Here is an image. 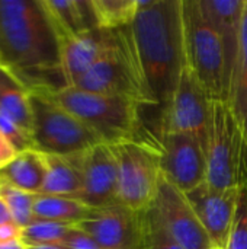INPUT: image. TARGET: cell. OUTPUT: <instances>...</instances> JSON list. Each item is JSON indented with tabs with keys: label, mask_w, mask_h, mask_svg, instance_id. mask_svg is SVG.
I'll use <instances>...</instances> for the list:
<instances>
[{
	"label": "cell",
	"mask_w": 247,
	"mask_h": 249,
	"mask_svg": "<svg viewBox=\"0 0 247 249\" xmlns=\"http://www.w3.org/2000/svg\"><path fill=\"white\" fill-rule=\"evenodd\" d=\"M19 238H22V228L19 225H16L15 222L0 225V244Z\"/></svg>",
	"instance_id": "30"
},
{
	"label": "cell",
	"mask_w": 247,
	"mask_h": 249,
	"mask_svg": "<svg viewBox=\"0 0 247 249\" xmlns=\"http://www.w3.org/2000/svg\"><path fill=\"white\" fill-rule=\"evenodd\" d=\"M63 249H102L96 241L79 228H73L67 239L60 245Z\"/></svg>",
	"instance_id": "29"
},
{
	"label": "cell",
	"mask_w": 247,
	"mask_h": 249,
	"mask_svg": "<svg viewBox=\"0 0 247 249\" xmlns=\"http://www.w3.org/2000/svg\"><path fill=\"white\" fill-rule=\"evenodd\" d=\"M98 28L115 31L127 28L135 19L140 0H90Z\"/></svg>",
	"instance_id": "23"
},
{
	"label": "cell",
	"mask_w": 247,
	"mask_h": 249,
	"mask_svg": "<svg viewBox=\"0 0 247 249\" xmlns=\"http://www.w3.org/2000/svg\"><path fill=\"white\" fill-rule=\"evenodd\" d=\"M118 29H92L61 42V66L68 86L96 64L116 42Z\"/></svg>",
	"instance_id": "16"
},
{
	"label": "cell",
	"mask_w": 247,
	"mask_h": 249,
	"mask_svg": "<svg viewBox=\"0 0 247 249\" xmlns=\"http://www.w3.org/2000/svg\"><path fill=\"white\" fill-rule=\"evenodd\" d=\"M0 249H29V245L22 238H19V239H13L9 242H1Z\"/></svg>",
	"instance_id": "33"
},
{
	"label": "cell",
	"mask_w": 247,
	"mask_h": 249,
	"mask_svg": "<svg viewBox=\"0 0 247 249\" xmlns=\"http://www.w3.org/2000/svg\"><path fill=\"white\" fill-rule=\"evenodd\" d=\"M74 226L49 222V220H35L29 226L22 229V239L29 247H60L70 235Z\"/></svg>",
	"instance_id": "24"
},
{
	"label": "cell",
	"mask_w": 247,
	"mask_h": 249,
	"mask_svg": "<svg viewBox=\"0 0 247 249\" xmlns=\"http://www.w3.org/2000/svg\"><path fill=\"white\" fill-rule=\"evenodd\" d=\"M111 146L118 163L119 203L134 210H147L156 197L162 175L159 137Z\"/></svg>",
	"instance_id": "8"
},
{
	"label": "cell",
	"mask_w": 247,
	"mask_h": 249,
	"mask_svg": "<svg viewBox=\"0 0 247 249\" xmlns=\"http://www.w3.org/2000/svg\"><path fill=\"white\" fill-rule=\"evenodd\" d=\"M73 86L93 93L130 98L143 107H157L146 82L130 26L118 29L115 45Z\"/></svg>",
	"instance_id": "4"
},
{
	"label": "cell",
	"mask_w": 247,
	"mask_h": 249,
	"mask_svg": "<svg viewBox=\"0 0 247 249\" xmlns=\"http://www.w3.org/2000/svg\"><path fill=\"white\" fill-rule=\"evenodd\" d=\"M0 112L32 134L29 89L6 67L0 66Z\"/></svg>",
	"instance_id": "20"
},
{
	"label": "cell",
	"mask_w": 247,
	"mask_h": 249,
	"mask_svg": "<svg viewBox=\"0 0 247 249\" xmlns=\"http://www.w3.org/2000/svg\"><path fill=\"white\" fill-rule=\"evenodd\" d=\"M148 219H150V249H185L169 235L166 228L162 225V222L150 207H148Z\"/></svg>",
	"instance_id": "28"
},
{
	"label": "cell",
	"mask_w": 247,
	"mask_h": 249,
	"mask_svg": "<svg viewBox=\"0 0 247 249\" xmlns=\"http://www.w3.org/2000/svg\"><path fill=\"white\" fill-rule=\"evenodd\" d=\"M245 4L246 0H199L202 15L214 28L223 45L229 93L240 51Z\"/></svg>",
	"instance_id": "15"
},
{
	"label": "cell",
	"mask_w": 247,
	"mask_h": 249,
	"mask_svg": "<svg viewBox=\"0 0 247 249\" xmlns=\"http://www.w3.org/2000/svg\"><path fill=\"white\" fill-rule=\"evenodd\" d=\"M60 42L98 28L90 0H44Z\"/></svg>",
	"instance_id": "17"
},
{
	"label": "cell",
	"mask_w": 247,
	"mask_h": 249,
	"mask_svg": "<svg viewBox=\"0 0 247 249\" xmlns=\"http://www.w3.org/2000/svg\"><path fill=\"white\" fill-rule=\"evenodd\" d=\"M15 222L13 220V216L7 207V204L3 201V198L0 197V225H4V223H12Z\"/></svg>",
	"instance_id": "32"
},
{
	"label": "cell",
	"mask_w": 247,
	"mask_h": 249,
	"mask_svg": "<svg viewBox=\"0 0 247 249\" xmlns=\"http://www.w3.org/2000/svg\"><path fill=\"white\" fill-rule=\"evenodd\" d=\"M76 228L92 236L102 249H150L147 210H134L121 203L95 209L92 217Z\"/></svg>",
	"instance_id": "10"
},
{
	"label": "cell",
	"mask_w": 247,
	"mask_h": 249,
	"mask_svg": "<svg viewBox=\"0 0 247 249\" xmlns=\"http://www.w3.org/2000/svg\"><path fill=\"white\" fill-rule=\"evenodd\" d=\"M82 191L76 197L90 209H105L119 203L118 163L111 144L100 143L77 155Z\"/></svg>",
	"instance_id": "13"
},
{
	"label": "cell",
	"mask_w": 247,
	"mask_h": 249,
	"mask_svg": "<svg viewBox=\"0 0 247 249\" xmlns=\"http://www.w3.org/2000/svg\"><path fill=\"white\" fill-rule=\"evenodd\" d=\"M35 196L36 194H31L10 185H4V184L0 185V197L7 204L15 223L19 225L22 229L29 226L32 222H35V216H33Z\"/></svg>",
	"instance_id": "25"
},
{
	"label": "cell",
	"mask_w": 247,
	"mask_h": 249,
	"mask_svg": "<svg viewBox=\"0 0 247 249\" xmlns=\"http://www.w3.org/2000/svg\"><path fill=\"white\" fill-rule=\"evenodd\" d=\"M240 188L218 190L208 182L185 193L214 248L226 249L233 228Z\"/></svg>",
	"instance_id": "14"
},
{
	"label": "cell",
	"mask_w": 247,
	"mask_h": 249,
	"mask_svg": "<svg viewBox=\"0 0 247 249\" xmlns=\"http://www.w3.org/2000/svg\"><path fill=\"white\" fill-rule=\"evenodd\" d=\"M29 249H63L61 247H52V245H47V247H29Z\"/></svg>",
	"instance_id": "34"
},
{
	"label": "cell",
	"mask_w": 247,
	"mask_h": 249,
	"mask_svg": "<svg viewBox=\"0 0 247 249\" xmlns=\"http://www.w3.org/2000/svg\"><path fill=\"white\" fill-rule=\"evenodd\" d=\"M130 28L148 89L163 111L186 67L183 0H140Z\"/></svg>",
	"instance_id": "2"
},
{
	"label": "cell",
	"mask_w": 247,
	"mask_h": 249,
	"mask_svg": "<svg viewBox=\"0 0 247 249\" xmlns=\"http://www.w3.org/2000/svg\"><path fill=\"white\" fill-rule=\"evenodd\" d=\"M186 66L213 101L229 99L221 41L202 15L199 0H183Z\"/></svg>",
	"instance_id": "7"
},
{
	"label": "cell",
	"mask_w": 247,
	"mask_h": 249,
	"mask_svg": "<svg viewBox=\"0 0 247 249\" xmlns=\"http://www.w3.org/2000/svg\"><path fill=\"white\" fill-rule=\"evenodd\" d=\"M45 155L47 177L39 194L77 197L82 191V172L77 155L58 156Z\"/></svg>",
	"instance_id": "19"
},
{
	"label": "cell",
	"mask_w": 247,
	"mask_h": 249,
	"mask_svg": "<svg viewBox=\"0 0 247 249\" xmlns=\"http://www.w3.org/2000/svg\"><path fill=\"white\" fill-rule=\"evenodd\" d=\"M48 93L92 128L106 144L151 137L143 128L140 114L143 105L134 99L93 93L76 86H66Z\"/></svg>",
	"instance_id": "3"
},
{
	"label": "cell",
	"mask_w": 247,
	"mask_h": 249,
	"mask_svg": "<svg viewBox=\"0 0 247 249\" xmlns=\"http://www.w3.org/2000/svg\"><path fill=\"white\" fill-rule=\"evenodd\" d=\"M95 209H90L80 200L66 196L36 194L33 203L35 220H49L76 226L89 220Z\"/></svg>",
	"instance_id": "21"
},
{
	"label": "cell",
	"mask_w": 247,
	"mask_h": 249,
	"mask_svg": "<svg viewBox=\"0 0 247 249\" xmlns=\"http://www.w3.org/2000/svg\"><path fill=\"white\" fill-rule=\"evenodd\" d=\"M0 134L13 146L17 153L35 149L32 134L23 130L17 123H15L3 112H0Z\"/></svg>",
	"instance_id": "27"
},
{
	"label": "cell",
	"mask_w": 247,
	"mask_h": 249,
	"mask_svg": "<svg viewBox=\"0 0 247 249\" xmlns=\"http://www.w3.org/2000/svg\"><path fill=\"white\" fill-rule=\"evenodd\" d=\"M31 108L33 144L42 153L73 156L103 143L92 128L48 92H31Z\"/></svg>",
	"instance_id": "5"
},
{
	"label": "cell",
	"mask_w": 247,
	"mask_h": 249,
	"mask_svg": "<svg viewBox=\"0 0 247 249\" xmlns=\"http://www.w3.org/2000/svg\"><path fill=\"white\" fill-rule=\"evenodd\" d=\"M207 182L218 190L247 187V142L226 101H213Z\"/></svg>",
	"instance_id": "6"
},
{
	"label": "cell",
	"mask_w": 247,
	"mask_h": 249,
	"mask_svg": "<svg viewBox=\"0 0 247 249\" xmlns=\"http://www.w3.org/2000/svg\"><path fill=\"white\" fill-rule=\"evenodd\" d=\"M227 102L230 104L247 142V0L243 10V20H242L240 51H239V58L234 69Z\"/></svg>",
	"instance_id": "22"
},
{
	"label": "cell",
	"mask_w": 247,
	"mask_h": 249,
	"mask_svg": "<svg viewBox=\"0 0 247 249\" xmlns=\"http://www.w3.org/2000/svg\"><path fill=\"white\" fill-rule=\"evenodd\" d=\"M213 249H218V248H213Z\"/></svg>",
	"instance_id": "35"
},
{
	"label": "cell",
	"mask_w": 247,
	"mask_h": 249,
	"mask_svg": "<svg viewBox=\"0 0 247 249\" xmlns=\"http://www.w3.org/2000/svg\"><path fill=\"white\" fill-rule=\"evenodd\" d=\"M213 120V99L188 69H183L178 88L169 105L162 111V133H183L195 137L205 149L208 146Z\"/></svg>",
	"instance_id": "9"
},
{
	"label": "cell",
	"mask_w": 247,
	"mask_h": 249,
	"mask_svg": "<svg viewBox=\"0 0 247 249\" xmlns=\"http://www.w3.org/2000/svg\"><path fill=\"white\" fill-rule=\"evenodd\" d=\"M162 174L181 191L189 193L207 182V152L192 136L183 133H162Z\"/></svg>",
	"instance_id": "12"
},
{
	"label": "cell",
	"mask_w": 247,
	"mask_h": 249,
	"mask_svg": "<svg viewBox=\"0 0 247 249\" xmlns=\"http://www.w3.org/2000/svg\"><path fill=\"white\" fill-rule=\"evenodd\" d=\"M47 177L45 155L36 149H29L0 169V185H10L31 194H39Z\"/></svg>",
	"instance_id": "18"
},
{
	"label": "cell",
	"mask_w": 247,
	"mask_h": 249,
	"mask_svg": "<svg viewBox=\"0 0 247 249\" xmlns=\"http://www.w3.org/2000/svg\"><path fill=\"white\" fill-rule=\"evenodd\" d=\"M169 235L185 249H213L214 245L199 222L186 194L160 175L156 197L150 206Z\"/></svg>",
	"instance_id": "11"
},
{
	"label": "cell",
	"mask_w": 247,
	"mask_h": 249,
	"mask_svg": "<svg viewBox=\"0 0 247 249\" xmlns=\"http://www.w3.org/2000/svg\"><path fill=\"white\" fill-rule=\"evenodd\" d=\"M17 152L13 149V146L0 134V169L10 163L16 158Z\"/></svg>",
	"instance_id": "31"
},
{
	"label": "cell",
	"mask_w": 247,
	"mask_h": 249,
	"mask_svg": "<svg viewBox=\"0 0 247 249\" xmlns=\"http://www.w3.org/2000/svg\"><path fill=\"white\" fill-rule=\"evenodd\" d=\"M226 249H247V187L240 188L237 210Z\"/></svg>",
	"instance_id": "26"
},
{
	"label": "cell",
	"mask_w": 247,
	"mask_h": 249,
	"mask_svg": "<svg viewBox=\"0 0 247 249\" xmlns=\"http://www.w3.org/2000/svg\"><path fill=\"white\" fill-rule=\"evenodd\" d=\"M0 66L29 92H57L68 86L61 42L44 0H0Z\"/></svg>",
	"instance_id": "1"
}]
</instances>
